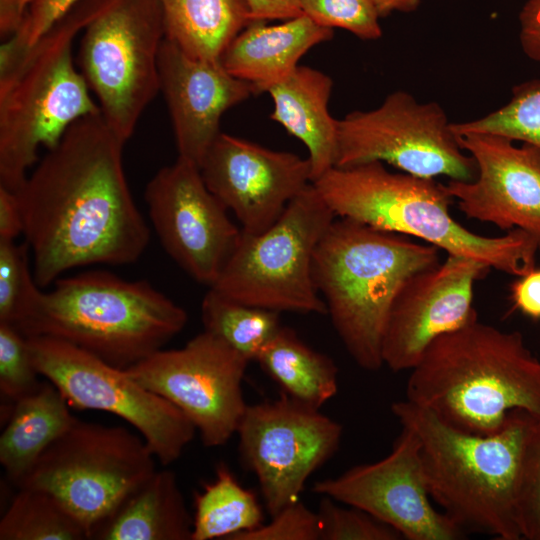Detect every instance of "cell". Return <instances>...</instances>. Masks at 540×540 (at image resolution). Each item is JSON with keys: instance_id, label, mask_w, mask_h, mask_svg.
<instances>
[{"instance_id": "cell-1", "label": "cell", "mask_w": 540, "mask_h": 540, "mask_svg": "<svg viewBox=\"0 0 540 540\" xmlns=\"http://www.w3.org/2000/svg\"><path fill=\"white\" fill-rule=\"evenodd\" d=\"M122 141L101 113L75 121L15 191L40 288L75 267L137 261L150 230L130 192Z\"/></svg>"}, {"instance_id": "cell-2", "label": "cell", "mask_w": 540, "mask_h": 540, "mask_svg": "<svg viewBox=\"0 0 540 540\" xmlns=\"http://www.w3.org/2000/svg\"><path fill=\"white\" fill-rule=\"evenodd\" d=\"M410 371L406 400L458 430L497 433L514 410L540 418V359L519 331L477 318L437 337Z\"/></svg>"}, {"instance_id": "cell-3", "label": "cell", "mask_w": 540, "mask_h": 540, "mask_svg": "<svg viewBox=\"0 0 540 540\" xmlns=\"http://www.w3.org/2000/svg\"><path fill=\"white\" fill-rule=\"evenodd\" d=\"M391 411L418 438L428 491L442 512L463 531L522 539L517 497L537 417L514 410L500 431L477 435L447 425L406 399L394 402Z\"/></svg>"}, {"instance_id": "cell-4", "label": "cell", "mask_w": 540, "mask_h": 540, "mask_svg": "<svg viewBox=\"0 0 540 540\" xmlns=\"http://www.w3.org/2000/svg\"><path fill=\"white\" fill-rule=\"evenodd\" d=\"M38 285L13 325L25 337L46 336L75 345L120 369L138 363L183 330L186 311L144 280L106 271Z\"/></svg>"}, {"instance_id": "cell-5", "label": "cell", "mask_w": 540, "mask_h": 540, "mask_svg": "<svg viewBox=\"0 0 540 540\" xmlns=\"http://www.w3.org/2000/svg\"><path fill=\"white\" fill-rule=\"evenodd\" d=\"M312 184L336 217L421 239L515 277L536 267L539 249L531 235L516 228L489 237L465 228L450 213L445 184L435 179L391 172L375 161L332 167Z\"/></svg>"}, {"instance_id": "cell-6", "label": "cell", "mask_w": 540, "mask_h": 540, "mask_svg": "<svg viewBox=\"0 0 540 540\" xmlns=\"http://www.w3.org/2000/svg\"><path fill=\"white\" fill-rule=\"evenodd\" d=\"M439 250L348 218L331 223L315 250L312 276L337 335L360 368L383 366L393 301L410 276L440 262Z\"/></svg>"}, {"instance_id": "cell-7", "label": "cell", "mask_w": 540, "mask_h": 540, "mask_svg": "<svg viewBox=\"0 0 540 540\" xmlns=\"http://www.w3.org/2000/svg\"><path fill=\"white\" fill-rule=\"evenodd\" d=\"M104 0H80L35 44L0 69V186L13 192L82 117L101 113L73 58V42Z\"/></svg>"}, {"instance_id": "cell-8", "label": "cell", "mask_w": 540, "mask_h": 540, "mask_svg": "<svg viewBox=\"0 0 540 540\" xmlns=\"http://www.w3.org/2000/svg\"><path fill=\"white\" fill-rule=\"evenodd\" d=\"M335 218L309 184L268 229L259 234L241 230L232 255L210 288L231 300L279 313L327 314L313 281L312 263Z\"/></svg>"}, {"instance_id": "cell-9", "label": "cell", "mask_w": 540, "mask_h": 540, "mask_svg": "<svg viewBox=\"0 0 540 540\" xmlns=\"http://www.w3.org/2000/svg\"><path fill=\"white\" fill-rule=\"evenodd\" d=\"M155 459L140 434L77 418L17 486L53 494L91 539L94 530L156 470Z\"/></svg>"}, {"instance_id": "cell-10", "label": "cell", "mask_w": 540, "mask_h": 540, "mask_svg": "<svg viewBox=\"0 0 540 540\" xmlns=\"http://www.w3.org/2000/svg\"><path fill=\"white\" fill-rule=\"evenodd\" d=\"M78 64L100 112L126 143L160 91L165 38L158 0H104L82 30Z\"/></svg>"}, {"instance_id": "cell-11", "label": "cell", "mask_w": 540, "mask_h": 540, "mask_svg": "<svg viewBox=\"0 0 540 540\" xmlns=\"http://www.w3.org/2000/svg\"><path fill=\"white\" fill-rule=\"evenodd\" d=\"M375 161L423 178L471 181L477 174L443 108L418 102L401 90L373 110L354 111L338 120L334 167Z\"/></svg>"}, {"instance_id": "cell-12", "label": "cell", "mask_w": 540, "mask_h": 540, "mask_svg": "<svg viewBox=\"0 0 540 540\" xmlns=\"http://www.w3.org/2000/svg\"><path fill=\"white\" fill-rule=\"evenodd\" d=\"M35 368L64 395L70 406L114 414L144 438L162 465L182 455L196 428L174 404L151 392L120 369L63 340L27 337Z\"/></svg>"}, {"instance_id": "cell-13", "label": "cell", "mask_w": 540, "mask_h": 540, "mask_svg": "<svg viewBox=\"0 0 540 540\" xmlns=\"http://www.w3.org/2000/svg\"><path fill=\"white\" fill-rule=\"evenodd\" d=\"M249 361L204 330L180 349H160L125 369L151 392L178 407L206 447L236 434L247 404L242 382Z\"/></svg>"}, {"instance_id": "cell-14", "label": "cell", "mask_w": 540, "mask_h": 540, "mask_svg": "<svg viewBox=\"0 0 540 540\" xmlns=\"http://www.w3.org/2000/svg\"><path fill=\"white\" fill-rule=\"evenodd\" d=\"M236 434L270 516L299 500L307 479L338 450L343 428L285 393L247 405Z\"/></svg>"}, {"instance_id": "cell-15", "label": "cell", "mask_w": 540, "mask_h": 540, "mask_svg": "<svg viewBox=\"0 0 540 540\" xmlns=\"http://www.w3.org/2000/svg\"><path fill=\"white\" fill-rule=\"evenodd\" d=\"M144 197L167 254L195 281L213 286L242 231L208 189L200 168L178 157L151 178Z\"/></svg>"}, {"instance_id": "cell-16", "label": "cell", "mask_w": 540, "mask_h": 540, "mask_svg": "<svg viewBox=\"0 0 540 540\" xmlns=\"http://www.w3.org/2000/svg\"><path fill=\"white\" fill-rule=\"evenodd\" d=\"M312 490L363 510L408 540H457L464 532L432 504L416 435L402 427L383 459L357 465Z\"/></svg>"}, {"instance_id": "cell-17", "label": "cell", "mask_w": 540, "mask_h": 540, "mask_svg": "<svg viewBox=\"0 0 540 540\" xmlns=\"http://www.w3.org/2000/svg\"><path fill=\"white\" fill-rule=\"evenodd\" d=\"M491 270L462 256L410 276L398 291L387 318L382 360L394 372L413 369L437 337L478 318L474 285Z\"/></svg>"}, {"instance_id": "cell-18", "label": "cell", "mask_w": 540, "mask_h": 540, "mask_svg": "<svg viewBox=\"0 0 540 540\" xmlns=\"http://www.w3.org/2000/svg\"><path fill=\"white\" fill-rule=\"evenodd\" d=\"M200 171L208 189L234 213L247 234H259L272 226L312 183L308 158L222 132Z\"/></svg>"}, {"instance_id": "cell-19", "label": "cell", "mask_w": 540, "mask_h": 540, "mask_svg": "<svg viewBox=\"0 0 540 540\" xmlns=\"http://www.w3.org/2000/svg\"><path fill=\"white\" fill-rule=\"evenodd\" d=\"M457 139L477 168L473 180L445 184L460 211L506 232L523 230L540 251V151L492 134L470 133Z\"/></svg>"}, {"instance_id": "cell-20", "label": "cell", "mask_w": 540, "mask_h": 540, "mask_svg": "<svg viewBox=\"0 0 540 540\" xmlns=\"http://www.w3.org/2000/svg\"><path fill=\"white\" fill-rule=\"evenodd\" d=\"M158 69L178 157L200 168L221 133L223 114L256 94L255 89L232 76L220 60L191 57L167 38L159 50Z\"/></svg>"}, {"instance_id": "cell-21", "label": "cell", "mask_w": 540, "mask_h": 540, "mask_svg": "<svg viewBox=\"0 0 540 540\" xmlns=\"http://www.w3.org/2000/svg\"><path fill=\"white\" fill-rule=\"evenodd\" d=\"M333 35L332 28L305 14L276 25L254 21L235 36L219 60L232 76L251 84L256 94L263 93L290 74L307 51Z\"/></svg>"}, {"instance_id": "cell-22", "label": "cell", "mask_w": 540, "mask_h": 540, "mask_svg": "<svg viewBox=\"0 0 540 540\" xmlns=\"http://www.w3.org/2000/svg\"><path fill=\"white\" fill-rule=\"evenodd\" d=\"M333 81L320 70L298 65L272 85L270 118L307 148L312 182L334 167L338 120L328 110Z\"/></svg>"}, {"instance_id": "cell-23", "label": "cell", "mask_w": 540, "mask_h": 540, "mask_svg": "<svg viewBox=\"0 0 540 540\" xmlns=\"http://www.w3.org/2000/svg\"><path fill=\"white\" fill-rule=\"evenodd\" d=\"M189 514L176 475L155 470L94 530L98 540H191Z\"/></svg>"}, {"instance_id": "cell-24", "label": "cell", "mask_w": 540, "mask_h": 540, "mask_svg": "<svg viewBox=\"0 0 540 540\" xmlns=\"http://www.w3.org/2000/svg\"><path fill=\"white\" fill-rule=\"evenodd\" d=\"M69 407L64 395L49 380L12 404L0 437V463L15 485L77 419Z\"/></svg>"}, {"instance_id": "cell-25", "label": "cell", "mask_w": 540, "mask_h": 540, "mask_svg": "<svg viewBox=\"0 0 540 540\" xmlns=\"http://www.w3.org/2000/svg\"><path fill=\"white\" fill-rule=\"evenodd\" d=\"M165 38L191 57L219 60L228 44L252 23L245 0H158Z\"/></svg>"}, {"instance_id": "cell-26", "label": "cell", "mask_w": 540, "mask_h": 540, "mask_svg": "<svg viewBox=\"0 0 540 540\" xmlns=\"http://www.w3.org/2000/svg\"><path fill=\"white\" fill-rule=\"evenodd\" d=\"M256 361L288 396L320 409L338 391V367L326 354L281 326Z\"/></svg>"}, {"instance_id": "cell-27", "label": "cell", "mask_w": 540, "mask_h": 540, "mask_svg": "<svg viewBox=\"0 0 540 540\" xmlns=\"http://www.w3.org/2000/svg\"><path fill=\"white\" fill-rule=\"evenodd\" d=\"M191 540H231L264 523V512L255 495L244 488L229 468L220 464L215 479L194 498Z\"/></svg>"}, {"instance_id": "cell-28", "label": "cell", "mask_w": 540, "mask_h": 540, "mask_svg": "<svg viewBox=\"0 0 540 540\" xmlns=\"http://www.w3.org/2000/svg\"><path fill=\"white\" fill-rule=\"evenodd\" d=\"M204 330L216 335L249 362L281 328L280 313L231 300L209 288L201 303Z\"/></svg>"}, {"instance_id": "cell-29", "label": "cell", "mask_w": 540, "mask_h": 540, "mask_svg": "<svg viewBox=\"0 0 540 540\" xmlns=\"http://www.w3.org/2000/svg\"><path fill=\"white\" fill-rule=\"evenodd\" d=\"M82 524L48 491L19 488L0 520V540H84Z\"/></svg>"}, {"instance_id": "cell-30", "label": "cell", "mask_w": 540, "mask_h": 540, "mask_svg": "<svg viewBox=\"0 0 540 540\" xmlns=\"http://www.w3.org/2000/svg\"><path fill=\"white\" fill-rule=\"evenodd\" d=\"M451 129L456 136L498 135L540 151V78L514 86L509 101L497 110L471 121L451 122Z\"/></svg>"}, {"instance_id": "cell-31", "label": "cell", "mask_w": 540, "mask_h": 540, "mask_svg": "<svg viewBox=\"0 0 540 540\" xmlns=\"http://www.w3.org/2000/svg\"><path fill=\"white\" fill-rule=\"evenodd\" d=\"M26 241L0 239V323L14 325L37 286Z\"/></svg>"}, {"instance_id": "cell-32", "label": "cell", "mask_w": 540, "mask_h": 540, "mask_svg": "<svg viewBox=\"0 0 540 540\" xmlns=\"http://www.w3.org/2000/svg\"><path fill=\"white\" fill-rule=\"evenodd\" d=\"M27 337L8 323H0V392L12 404L40 385Z\"/></svg>"}, {"instance_id": "cell-33", "label": "cell", "mask_w": 540, "mask_h": 540, "mask_svg": "<svg viewBox=\"0 0 540 540\" xmlns=\"http://www.w3.org/2000/svg\"><path fill=\"white\" fill-rule=\"evenodd\" d=\"M300 10L317 24L345 29L363 40L382 36L381 18L369 0H299Z\"/></svg>"}, {"instance_id": "cell-34", "label": "cell", "mask_w": 540, "mask_h": 540, "mask_svg": "<svg viewBox=\"0 0 540 540\" xmlns=\"http://www.w3.org/2000/svg\"><path fill=\"white\" fill-rule=\"evenodd\" d=\"M322 496L317 511L321 540H398L402 537L392 527L367 512L350 506L344 508Z\"/></svg>"}, {"instance_id": "cell-35", "label": "cell", "mask_w": 540, "mask_h": 540, "mask_svg": "<svg viewBox=\"0 0 540 540\" xmlns=\"http://www.w3.org/2000/svg\"><path fill=\"white\" fill-rule=\"evenodd\" d=\"M80 0H32L17 31L4 40L0 68L20 57Z\"/></svg>"}, {"instance_id": "cell-36", "label": "cell", "mask_w": 540, "mask_h": 540, "mask_svg": "<svg viewBox=\"0 0 540 540\" xmlns=\"http://www.w3.org/2000/svg\"><path fill=\"white\" fill-rule=\"evenodd\" d=\"M517 518L522 539L540 540V418H537L524 455Z\"/></svg>"}, {"instance_id": "cell-37", "label": "cell", "mask_w": 540, "mask_h": 540, "mask_svg": "<svg viewBox=\"0 0 540 540\" xmlns=\"http://www.w3.org/2000/svg\"><path fill=\"white\" fill-rule=\"evenodd\" d=\"M269 523L234 536L231 540H321L317 512L300 500L271 516Z\"/></svg>"}, {"instance_id": "cell-38", "label": "cell", "mask_w": 540, "mask_h": 540, "mask_svg": "<svg viewBox=\"0 0 540 540\" xmlns=\"http://www.w3.org/2000/svg\"><path fill=\"white\" fill-rule=\"evenodd\" d=\"M516 278L510 285L513 308L532 319H540V268Z\"/></svg>"}, {"instance_id": "cell-39", "label": "cell", "mask_w": 540, "mask_h": 540, "mask_svg": "<svg viewBox=\"0 0 540 540\" xmlns=\"http://www.w3.org/2000/svg\"><path fill=\"white\" fill-rule=\"evenodd\" d=\"M519 40L524 54L540 62V0H527L519 13Z\"/></svg>"}, {"instance_id": "cell-40", "label": "cell", "mask_w": 540, "mask_h": 540, "mask_svg": "<svg viewBox=\"0 0 540 540\" xmlns=\"http://www.w3.org/2000/svg\"><path fill=\"white\" fill-rule=\"evenodd\" d=\"M251 21L287 20L301 15L299 0H245Z\"/></svg>"}, {"instance_id": "cell-41", "label": "cell", "mask_w": 540, "mask_h": 540, "mask_svg": "<svg viewBox=\"0 0 540 540\" xmlns=\"http://www.w3.org/2000/svg\"><path fill=\"white\" fill-rule=\"evenodd\" d=\"M24 223L16 193L0 186V239L15 240Z\"/></svg>"}, {"instance_id": "cell-42", "label": "cell", "mask_w": 540, "mask_h": 540, "mask_svg": "<svg viewBox=\"0 0 540 540\" xmlns=\"http://www.w3.org/2000/svg\"><path fill=\"white\" fill-rule=\"evenodd\" d=\"M32 0H0V35L6 40L19 28Z\"/></svg>"}, {"instance_id": "cell-43", "label": "cell", "mask_w": 540, "mask_h": 540, "mask_svg": "<svg viewBox=\"0 0 540 540\" xmlns=\"http://www.w3.org/2000/svg\"><path fill=\"white\" fill-rule=\"evenodd\" d=\"M375 7L380 17H385L393 12H412L417 9L420 0H369Z\"/></svg>"}]
</instances>
